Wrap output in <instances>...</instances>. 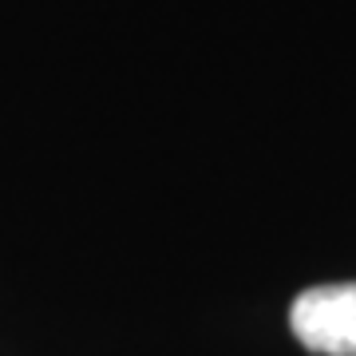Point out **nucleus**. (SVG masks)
Returning a JSON list of instances; mask_svg holds the SVG:
<instances>
[{"label":"nucleus","instance_id":"nucleus-1","mask_svg":"<svg viewBox=\"0 0 356 356\" xmlns=\"http://www.w3.org/2000/svg\"><path fill=\"white\" fill-rule=\"evenodd\" d=\"M289 329L317 356H356V281L297 293L289 305Z\"/></svg>","mask_w":356,"mask_h":356}]
</instances>
